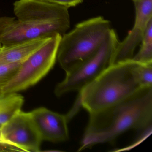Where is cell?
Listing matches in <instances>:
<instances>
[{
	"label": "cell",
	"mask_w": 152,
	"mask_h": 152,
	"mask_svg": "<svg viewBox=\"0 0 152 152\" xmlns=\"http://www.w3.org/2000/svg\"><path fill=\"white\" fill-rule=\"evenodd\" d=\"M132 1L134 2V1H137V0H132Z\"/></svg>",
	"instance_id": "obj_20"
},
{
	"label": "cell",
	"mask_w": 152,
	"mask_h": 152,
	"mask_svg": "<svg viewBox=\"0 0 152 152\" xmlns=\"http://www.w3.org/2000/svg\"><path fill=\"white\" fill-rule=\"evenodd\" d=\"M22 63L0 65V91L14 78Z\"/></svg>",
	"instance_id": "obj_14"
},
{
	"label": "cell",
	"mask_w": 152,
	"mask_h": 152,
	"mask_svg": "<svg viewBox=\"0 0 152 152\" xmlns=\"http://www.w3.org/2000/svg\"><path fill=\"white\" fill-rule=\"evenodd\" d=\"M103 17L92 18L75 26L61 36L57 60L66 72L96 53L112 29Z\"/></svg>",
	"instance_id": "obj_3"
},
{
	"label": "cell",
	"mask_w": 152,
	"mask_h": 152,
	"mask_svg": "<svg viewBox=\"0 0 152 152\" xmlns=\"http://www.w3.org/2000/svg\"><path fill=\"white\" fill-rule=\"evenodd\" d=\"M89 115L78 151L113 143L130 130L152 128V87H143L128 98Z\"/></svg>",
	"instance_id": "obj_1"
},
{
	"label": "cell",
	"mask_w": 152,
	"mask_h": 152,
	"mask_svg": "<svg viewBox=\"0 0 152 152\" xmlns=\"http://www.w3.org/2000/svg\"><path fill=\"white\" fill-rule=\"evenodd\" d=\"M61 36L57 34L49 38L24 60L14 78L1 89L2 94L16 93L26 90L45 77L56 61Z\"/></svg>",
	"instance_id": "obj_5"
},
{
	"label": "cell",
	"mask_w": 152,
	"mask_h": 152,
	"mask_svg": "<svg viewBox=\"0 0 152 152\" xmlns=\"http://www.w3.org/2000/svg\"><path fill=\"white\" fill-rule=\"evenodd\" d=\"M137 73L141 87H152V63L140 64Z\"/></svg>",
	"instance_id": "obj_15"
},
{
	"label": "cell",
	"mask_w": 152,
	"mask_h": 152,
	"mask_svg": "<svg viewBox=\"0 0 152 152\" xmlns=\"http://www.w3.org/2000/svg\"><path fill=\"white\" fill-rule=\"evenodd\" d=\"M134 3L136 13L134 25L124 39L117 44L111 65L132 59L148 24L152 19V0H137Z\"/></svg>",
	"instance_id": "obj_8"
},
{
	"label": "cell",
	"mask_w": 152,
	"mask_h": 152,
	"mask_svg": "<svg viewBox=\"0 0 152 152\" xmlns=\"http://www.w3.org/2000/svg\"><path fill=\"white\" fill-rule=\"evenodd\" d=\"M13 7L16 18L20 21L44 23L70 18L67 8L42 0H18Z\"/></svg>",
	"instance_id": "obj_9"
},
{
	"label": "cell",
	"mask_w": 152,
	"mask_h": 152,
	"mask_svg": "<svg viewBox=\"0 0 152 152\" xmlns=\"http://www.w3.org/2000/svg\"><path fill=\"white\" fill-rule=\"evenodd\" d=\"M140 64L131 59L111 65L79 92L72 113L81 107L89 113L98 112L133 95L143 88L138 78Z\"/></svg>",
	"instance_id": "obj_2"
},
{
	"label": "cell",
	"mask_w": 152,
	"mask_h": 152,
	"mask_svg": "<svg viewBox=\"0 0 152 152\" xmlns=\"http://www.w3.org/2000/svg\"><path fill=\"white\" fill-rule=\"evenodd\" d=\"M24 98L18 93L0 96V127L22 109Z\"/></svg>",
	"instance_id": "obj_12"
},
{
	"label": "cell",
	"mask_w": 152,
	"mask_h": 152,
	"mask_svg": "<svg viewBox=\"0 0 152 152\" xmlns=\"http://www.w3.org/2000/svg\"><path fill=\"white\" fill-rule=\"evenodd\" d=\"M115 31L111 29L97 51L66 72L65 79L56 86L55 93L60 97L72 91L80 92L111 65L112 58L119 43Z\"/></svg>",
	"instance_id": "obj_4"
},
{
	"label": "cell",
	"mask_w": 152,
	"mask_h": 152,
	"mask_svg": "<svg viewBox=\"0 0 152 152\" xmlns=\"http://www.w3.org/2000/svg\"><path fill=\"white\" fill-rule=\"evenodd\" d=\"M50 3H53L59 5L62 7L69 8L72 7H74L80 4L83 0H42Z\"/></svg>",
	"instance_id": "obj_17"
},
{
	"label": "cell",
	"mask_w": 152,
	"mask_h": 152,
	"mask_svg": "<svg viewBox=\"0 0 152 152\" xmlns=\"http://www.w3.org/2000/svg\"><path fill=\"white\" fill-rule=\"evenodd\" d=\"M2 93H1V91H0V96H1L2 95Z\"/></svg>",
	"instance_id": "obj_18"
},
{
	"label": "cell",
	"mask_w": 152,
	"mask_h": 152,
	"mask_svg": "<svg viewBox=\"0 0 152 152\" xmlns=\"http://www.w3.org/2000/svg\"><path fill=\"white\" fill-rule=\"evenodd\" d=\"M1 43H0V48H1Z\"/></svg>",
	"instance_id": "obj_19"
},
{
	"label": "cell",
	"mask_w": 152,
	"mask_h": 152,
	"mask_svg": "<svg viewBox=\"0 0 152 152\" xmlns=\"http://www.w3.org/2000/svg\"><path fill=\"white\" fill-rule=\"evenodd\" d=\"M70 18L46 23L20 21L15 17L0 18V43L3 46L23 43L41 38L63 35L70 28Z\"/></svg>",
	"instance_id": "obj_6"
},
{
	"label": "cell",
	"mask_w": 152,
	"mask_h": 152,
	"mask_svg": "<svg viewBox=\"0 0 152 152\" xmlns=\"http://www.w3.org/2000/svg\"><path fill=\"white\" fill-rule=\"evenodd\" d=\"M5 139L24 152H39L42 141L30 112L19 110L1 127Z\"/></svg>",
	"instance_id": "obj_7"
},
{
	"label": "cell",
	"mask_w": 152,
	"mask_h": 152,
	"mask_svg": "<svg viewBox=\"0 0 152 152\" xmlns=\"http://www.w3.org/2000/svg\"><path fill=\"white\" fill-rule=\"evenodd\" d=\"M49 38H41L10 46H1L0 48V65L22 63L43 45Z\"/></svg>",
	"instance_id": "obj_11"
},
{
	"label": "cell",
	"mask_w": 152,
	"mask_h": 152,
	"mask_svg": "<svg viewBox=\"0 0 152 152\" xmlns=\"http://www.w3.org/2000/svg\"><path fill=\"white\" fill-rule=\"evenodd\" d=\"M30 113L42 140L60 142L69 139V119L66 115L45 107L36 108Z\"/></svg>",
	"instance_id": "obj_10"
},
{
	"label": "cell",
	"mask_w": 152,
	"mask_h": 152,
	"mask_svg": "<svg viewBox=\"0 0 152 152\" xmlns=\"http://www.w3.org/2000/svg\"><path fill=\"white\" fill-rule=\"evenodd\" d=\"M0 127V152H24L18 146L4 138L1 132Z\"/></svg>",
	"instance_id": "obj_16"
},
{
	"label": "cell",
	"mask_w": 152,
	"mask_h": 152,
	"mask_svg": "<svg viewBox=\"0 0 152 152\" xmlns=\"http://www.w3.org/2000/svg\"><path fill=\"white\" fill-rule=\"evenodd\" d=\"M138 52L132 60L140 64L152 63V19L148 23L140 42Z\"/></svg>",
	"instance_id": "obj_13"
}]
</instances>
